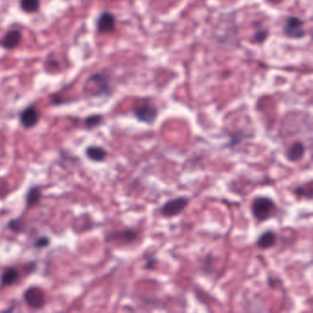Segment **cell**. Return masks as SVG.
<instances>
[{
	"mask_svg": "<svg viewBox=\"0 0 313 313\" xmlns=\"http://www.w3.org/2000/svg\"><path fill=\"white\" fill-rule=\"evenodd\" d=\"M277 205L275 200L267 196H257L251 203V213L257 223H264L275 216Z\"/></svg>",
	"mask_w": 313,
	"mask_h": 313,
	"instance_id": "cell-1",
	"label": "cell"
},
{
	"mask_svg": "<svg viewBox=\"0 0 313 313\" xmlns=\"http://www.w3.org/2000/svg\"><path fill=\"white\" fill-rule=\"evenodd\" d=\"M132 113L138 122L152 126L158 118L159 110L155 104L149 101H143L134 107Z\"/></svg>",
	"mask_w": 313,
	"mask_h": 313,
	"instance_id": "cell-2",
	"label": "cell"
},
{
	"mask_svg": "<svg viewBox=\"0 0 313 313\" xmlns=\"http://www.w3.org/2000/svg\"><path fill=\"white\" fill-rule=\"evenodd\" d=\"M189 204V199L185 196H179L168 200L159 209L160 214L164 218H173L181 214Z\"/></svg>",
	"mask_w": 313,
	"mask_h": 313,
	"instance_id": "cell-3",
	"label": "cell"
},
{
	"mask_svg": "<svg viewBox=\"0 0 313 313\" xmlns=\"http://www.w3.org/2000/svg\"><path fill=\"white\" fill-rule=\"evenodd\" d=\"M304 24L305 21L302 18L291 16L286 18L283 26V33L285 36L291 39H302L306 35Z\"/></svg>",
	"mask_w": 313,
	"mask_h": 313,
	"instance_id": "cell-4",
	"label": "cell"
},
{
	"mask_svg": "<svg viewBox=\"0 0 313 313\" xmlns=\"http://www.w3.org/2000/svg\"><path fill=\"white\" fill-rule=\"evenodd\" d=\"M86 86H89V91L94 90V95L109 94L110 91L109 78L103 74H95L88 78Z\"/></svg>",
	"mask_w": 313,
	"mask_h": 313,
	"instance_id": "cell-5",
	"label": "cell"
},
{
	"mask_svg": "<svg viewBox=\"0 0 313 313\" xmlns=\"http://www.w3.org/2000/svg\"><path fill=\"white\" fill-rule=\"evenodd\" d=\"M24 300L32 309H41L45 302L43 291L36 286L27 290L24 294Z\"/></svg>",
	"mask_w": 313,
	"mask_h": 313,
	"instance_id": "cell-6",
	"label": "cell"
},
{
	"mask_svg": "<svg viewBox=\"0 0 313 313\" xmlns=\"http://www.w3.org/2000/svg\"><path fill=\"white\" fill-rule=\"evenodd\" d=\"M306 154V146L302 141H295L292 142L286 153V160L291 163H298L302 160Z\"/></svg>",
	"mask_w": 313,
	"mask_h": 313,
	"instance_id": "cell-7",
	"label": "cell"
},
{
	"mask_svg": "<svg viewBox=\"0 0 313 313\" xmlns=\"http://www.w3.org/2000/svg\"><path fill=\"white\" fill-rule=\"evenodd\" d=\"M277 233L272 230H267L258 236L256 240V246L260 250H269L277 244Z\"/></svg>",
	"mask_w": 313,
	"mask_h": 313,
	"instance_id": "cell-8",
	"label": "cell"
},
{
	"mask_svg": "<svg viewBox=\"0 0 313 313\" xmlns=\"http://www.w3.org/2000/svg\"><path fill=\"white\" fill-rule=\"evenodd\" d=\"M139 232L135 229L128 228L123 231L115 232L110 235L109 239L111 240H122L124 244H133L138 240Z\"/></svg>",
	"mask_w": 313,
	"mask_h": 313,
	"instance_id": "cell-9",
	"label": "cell"
},
{
	"mask_svg": "<svg viewBox=\"0 0 313 313\" xmlns=\"http://www.w3.org/2000/svg\"><path fill=\"white\" fill-rule=\"evenodd\" d=\"M116 24V18L113 14L104 12L100 15L98 20V30L101 33H109L113 32Z\"/></svg>",
	"mask_w": 313,
	"mask_h": 313,
	"instance_id": "cell-10",
	"label": "cell"
},
{
	"mask_svg": "<svg viewBox=\"0 0 313 313\" xmlns=\"http://www.w3.org/2000/svg\"><path fill=\"white\" fill-rule=\"evenodd\" d=\"M22 39L21 32L18 30H13L8 32L0 41V44L6 49H14L20 43Z\"/></svg>",
	"mask_w": 313,
	"mask_h": 313,
	"instance_id": "cell-11",
	"label": "cell"
},
{
	"mask_svg": "<svg viewBox=\"0 0 313 313\" xmlns=\"http://www.w3.org/2000/svg\"><path fill=\"white\" fill-rule=\"evenodd\" d=\"M20 122L25 128L34 127L39 122V113L37 109L33 107L24 109L20 114Z\"/></svg>",
	"mask_w": 313,
	"mask_h": 313,
	"instance_id": "cell-12",
	"label": "cell"
},
{
	"mask_svg": "<svg viewBox=\"0 0 313 313\" xmlns=\"http://www.w3.org/2000/svg\"><path fill=\"white\" fill-rule=\"evenodd\" d=\"M293 194L299 200H312L313 186L312 180H309L307 183L300 184L293 188Z\"/></svg>",
	"mask_w": 313,
	"mask_h": 313,
	"instance_id": "cell-13",
	"label": "cell"
},
{
	"mask_svg": "<svg viewBox=\"0 0 313 313\" xmlns=\"http://www.w3.org/2000/svg\"><path fill=\"white\" fill-rule=\"evenodd\" d=\"M87 157L95 162H103L107 157V152L100 146H90L86 149Z\"/></svg>",
	"mask_w": 313,
	"mask_h": 313,
	"instance_id": "cell-14",
	"label": "cell"
},
{
	"mask_svg": "<svg viewBox=\"0 0 313 313\" xmlns=\"http://www.w3.org/2000/svg\"><path fill=\"white\" fill-rule=\"evenodd\" d=\"M215 257L212 254H208L200 263V270L204 275H211L215 270Z\"/></svg>",
	"mask_w": 313,
	"mask_h": 313,
	"instance_id": "cell-15",
	"label": "cell"
},
{
	"mask_svg": "<svg viewBox=\"0 0 313 313\" xmlns=\"http://www.w3.org/2000/svg\"><path fill=\"white\" fill-rule=\"evenodd\" d=\"M18 279V273L14 268H9L5 271L1 277L2 286H11Z\"/></svg>",
	"mask_w": 313,
	"mask_h": 313,
	"instance_id": "cell-16",
	"label": "cell"
},
{
	"mask_svg": "<svg viewBox=\"0 0 313 313\" xmlns=\"http://www.w3.org/2000/svg\"><path fill=\"white\" fill-rule=\"evenodd\" d=\"M20 7L26 12H36L40 8V0H21Z\"/></svg>",
	"mask_w": 313,
	"mask_h": 313,
	"instance_id": "cell-17",
	"label": "cell"
},
{
	"mask_svg": "<svg viewBox=\"0 0 313 313\" xmlns=\"http://www.w3.org/2000/svg\"><path fill=\"white\" fill-rule=\"evenodd\" d=\"M41 191L39 188L34 187L31 190L29 191L27 195V203L28 206H34V205L38 204L39 201L41 200Z\"/></svg>",
	"mask_w": 313,
	"mask_h": 313,
	"instance_id": "cell-18",
	"label": "cell"
},
{
	"mask_svg": "<svg viewBox=\"0 0 313 313\" xmlns=\"http://www.w3.org/2000/svg\"><path fill=\"white\" fill-rule=\"evenodd\" d=\"M268 36H269L268 30L261 28V29L256 30V32L254 33L253 38H254V42L260 44V43H263L264 41H267L268 39Z\"/></svg>",
	"mask_w": 313,
	"mask_h": 313,
	"instance_id": "cell-19",
	"label": "cell"
},
{
	"mask_svg": "<svg viewBox=\"0 0 313 313\" xmlns=\"http://www.w3.org/2000/svg\"><path fill=\"white\" fill-rule=\"evenodd\" d=\"M102 116L101 115H93L90 116L86 119V126L88 129H92V128H95L100 125L101 122H102Z\"/></svg>",
	"mask_w": 313,
	"mask_h": 313,
	"instance_id": "cell-20",
	"label": "cell"
},
{
	"mask_svg": "<svg viewBox=\"0 0 313 313\" xmlns=\"http://www.w3.org/2000/svg\"><path fill=\"white\" fill-rule=\"evenodd\" d=\"M156 264H157V259L155 258L154 256H150L149 258L146 259L145 269H146V270H154L156 268Z\"/></svg>",
	"mask_w": 313,
	"mask_h": 313,
	"instance_id": "cell-21",
	"label": "cell"
},
{
	"mask_svg": "<svg viewBox=\"0 0 313 313\" xmlns=\"http://www.w3.org/2000/svg\"><path fill=\"white\" fill-rule=\"evenodd\" d=\"M22 223L19 220H13L9 224V227L14 232H20L22 230Z\"/></svg>",
	"mask_w": 313,
	"mask_h": 313,
	"instance_id": "cell-22",
	"label": "cell"
},
{
	"mask_svg": "<svg viewBox=\"0 0 313 313\" xmlns=\"http://www.w3.org/2000/svg\"><path fill=\"white\" fill-rule=\"evenodd\" d=\"M48 245H49V239L45 238V237H42V238H40L39 240H37L35 246L36 247H45Z\"/></svg>",
	"mask_w": 313,
	"mask_h": 313,
	"instance_id": "cell-23",
	"label": "cell"
}]
</instances>
